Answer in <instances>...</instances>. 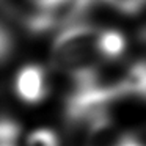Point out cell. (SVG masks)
<instances>
[{"instance_id":"cell-1","label":"cell","mask_w":146,"mask_h":146,"mask_svg":"<svg viewBox=\"0 0 146 146\" xmlns=\"http://www.w3.org/2000/svg\"><path fill=\"white\" fill-rule=\"evenodd\" d=\"M105 61L74 80L68 98V115L74 119H94L110 104L127 98H146V60L121 64Z\"/></svg>"},{"instance_id":"cell-2","label":"cell","mask_w":146,"mask_h":146,"mask_svg":"<svg viewBox=\"0 0 146 146\" xmlns=\"http://www.w3.org/2000/svg\"><path fill=\"white\" fill-rule=\"evenodd\" d=\"M126 46V38L118 30L76 22L57 35L50 61L58 72L77 80L105 61L118 60Z\"/></svg>"},{"instance_id":"cell-3","label":"cell","mask_w":146,"mask_h":146,"mask_svg":"<svg viewBox=\"0 0 146 146\" xmlns=\"http://www.w3.org/2000/svg\"><path fill=\"white\" fill-rule=\"evenodd\" d=\"M14 91L21 101L38 104L47 94V77L41 66L25 64L19 69L14 80Z\"/></svg>"},{"instance_id":"cell-4","label":"cell","mask_w":146,"mask_h":146,"mask_svg":"<svg viewBox=\"0 0 146 146\" xmlns=\"http://www.w3.org/2000/svg\"><path fill=\"white\" fill-rule=\"evenodd\" d=\"M90 123L91 127L88 130L85 146H143V143L132 133L113 126L102 116L94 118Z\"/></svg>"},{"instance_id":"cell-5","label":"cell","mask_w":146,"mask_h":146,"mask_svg":"<svg viewBox=\"0 0 146 146\" xmlns=\"http://www.w3.org/2000/svg\"><path fill=\"white\" fill-rule=\"evenodd\" d=\"M25 146H60L57 133L47 127H39L30 132L25 140Z\"/></svg>"},{"instance_id":"cell-6","label":"cell","mask_w":146,"mask_h":146,"mask_svg":"<svg viewBox=\"0 0 146 146\" xmlns=\"http://www.w3.org/2000/svg\"><path fill=\"white\" fill-rule=\"evenodd\" d=\"M102 2L124 14H137L146 8V0H102Z\"/></svg>"},{"instance_id":"cell-7","label":"cell","mask_w":146,"mask_h":146,"mask_svg":"<svg viewBox=\"0 0 146 146\" xmlns=\"http://www.w3.org/2000/svg\"><path fill=\"white\" fill-rule=\"evenodd\" d=\"M11 50H13V36L7 25L0 21V63L10 57Z\"/></svg>"},{"instance_id":"cell-8","label":"cell","mask_w":146,"mask_h":146,"mask_svg":"<svg viewBox=\"0 0 146 146\" xmlns=\"http://www.w3.org/2000/svg\"><path fill=\"white\" fill-rule=\"evenodd\" d=\"M14 126L10 123H0V146H16L14 145Z\"/></svg>"},{"instance_id":"cell-9","label":"cell","mask_w":146,"mask_h":146,"mask_svg":"<svg viewBox=\"0 0 146 146\" xmlns=\"http://www.w3.org/2000/svg\"><path fill=\"white\" fill-rule=\"evenodd\" d=\"M30 2H32L33 5H36L38 8L44 10V11H52V10L60 8L66 0H30Z\"/></svg>"}]
</instances>
